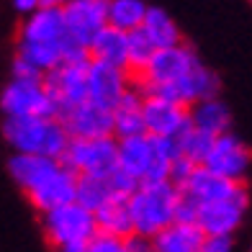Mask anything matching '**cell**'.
Masks as SVG:
<instances>
[{
  "mask_svg": "<svg viewBox=\"0 0 252 252\" xmlns=\"http://www.w3.org/2000/svg\"><path fill=\"white\" fill-rule=\"evenodd\" d=\"M124 247L126 252H155V242H152V237H147V234H139V232H134L124 239Z\"/></svg>",
  "mask_w": 252,
  "mask_h": 252,
  "instance_id": "4dcf8cb0",
  "label": "cell"
},
{
  "mask_svg": "<svg viewBox=\"0 0 252 252\" xmlns=\"http://www.w3.org/2000/svg\"><path fill=\"white\" fill-rule=\"evenodd\" d=\"M113 173V170H111ZM111 173H98V175H77V193L75 201H80L83 206H88L90 211L100 209L111 196H116V188H113V178Z\"/></svg>",
  "mask_w": 252,
  "mask_h": 252,
  "instance_id": "cb8c5ba5",
  "label": "cell"
},
{
  "mask_svg": "<svg viewBox=\"0 0 252 252\" xmlns=\"http://www.w3.org/2000/svg\"><path fill=\"white\" fill-rule=\"evenodd\" d=\"M147 8L144 0H108V26L129 33L142 26Z\"/></svg>",
  "mask_w": 252,
  "mask_h": 252,
  "instance_id": "d4e9b609",
  "label": "cell"
},
{
  "mask_svg": "<svg viewBox=\"0 0 252 252\" xmlns=\"http://www.w3.org/2000/svg\"><path fill=\"white\" fill-rule=\"evenodd\" d=\"M142 108L147 134L159 139H178L190 126V106L167 95H144Z\"/></svg>",
  "mask_w": 252,
  "mask_h": 252,
  "instance_id": "8fae6325",
  "label": "cell"
},
{
  "mask_svg": "<svg viewBox=\"0 0 252 252\" xmlns=\"http://www.w3.org/2000/svg\"><path fill=\"white\" fill-rule=\"evenodd\" d=\"M10 77H44L36 67L29 64L24 57H13V64H10Z\"/></svg>",
  "mask_w": 252,
  "mask_h": 252,
  "instance_id": "1f68e13d",
  "label": "cell"
},
{
  "mask_svg": "<svg viewBox=\"0 0 252 252\" xmlns=\"http://www.w3.org/2000/svg\"><path fill=\"white\" fill-rule=\"evenodd\" d=\"M190 126L211 136H219L224 131H232V111L219 95L203 98L190 106Z\"/></svg>",
  "mask_w": 252,
  "mask_h": 252,
  "instance_id": "7402d4cb",
  "label": "cell"
},
{
  "mask_svg": "<svg viewBox=\"0 0 252 252\" xmlns=\"http://www.w3.org/2000/svg\"><path fill=\"white\" fill-rule=\"evenodd\" d=\"M242 186H245V180H229L224 175L211 173L209 167L196 165V170H193L190 178L180 186V190H186L188 196H193L201 206V203H209V201H216V198L232 196V193L239 190Z\"/></svg>",
  "mask_w": 252,
  "mask_h": 252,
  "instance_id": "e0dca14e",
  "label": "cell"
},
{
  "mask_svg": "<svg viewBox=\"0 0 252 252\" xmlns=\"http://www.w3.org/2000/svg\"><path fill=\"white\" fill-rule=\"evenodd\" d=\"M0 111L5 116H54L44 77H10L0 90Z\"/></svg>",
  "mask_w": 252,
  "mask_h": 252,
  "instance_id": "52a82bcc",
  "label": "cell"
},
{
  "mask_svg": "<svg viewBox=\"0 0 252 252\" xmlns=\"http://www.w3.org/2000/svg\"><path fill=\"white\" fill-rule=\"evenodd\" d=\"M201 252H234V237L232 234H206Z\"/></svg>",
  "mask_w": 252,
  "mask_h": 252,
  "instance_id": "f1b7e54d",
  "label": "cell"
},
{
  "mask_svg": "<svg viewBox=\"0 0 252 252\" xmlns=\"http://www.w3.org/2000/svg\"><path fill=\"white\" fill-rule=\"evenodd\" d=\"M88 64H90V57H85V60H64L57 67H52L49 72H44V85H47L54 100V116L88 100Z\"/></svg>",
  "mask_w": 252,
  "mask_h": 252,
  "instance_id": "ba28073f",
  "label": "cell"
},
{
  "mask_svg": "<svg viewBox=\"0 0 252 252\" xmlns=\"http://www.w3.org/2000/svg\"><path fill=\"white\" fill-rule=\"evenodd\" d=\"M196 64H201V57L186 41H178L173 47H159L150 64L139 75H134V85L142 90V95H165Z\"/></svg>",
  "mask_w": 252,
  "mask_h": 252,
  "instance_id": "277c9868",
  "label": "cell"
},
{
  "mask_svg": "<svg viewBox=\"0 0 252 252\" xmlns=\"http://www.w3.org/2000/svg\"><path fill=\"white\" fill-rule=\"evenodd\" d=\"M44 5V0H13V8L18 10L21 16H29V13H33L36 8H41Z\"/></svg>",
  "mask_w": 252,
  "mask_h": 252,
  "instance_id": "d6a6232c",
  "label": "cell"
},
{
  "mask_svg": "<svg viewBox=\"0 0 252 252\" xmlns=\"http://www.w3.org/2000/svg\"><path fill=\"white\" fill-rule=\"evenodd\" d=\"M178 186L173 180H150L139 183L136 190L129 196L131 216H134V232L155 237L165 226L175 221L178 211Z\"/></svg>",
  "mask_w": 252,
  "mask_h": 252,
  "instance_id": "3957f363",
  "label": "cell"
},
{
  "mask_svg": "<svg viewBox=\"0 0 252 252\" xmlns=\"http://www.w3.org/2000/svg\"><path fill=\"white\" fill-rule=\"evenodd\" d=\"M3 136L13 152L62 157L70 134L57 116H5Z\"/></svg>",
  "mask_w": 252,
  "mask_h": 252,
  "instance_id": "7a4b0ae2",
  "label": "cell"
},
{
  "mask_svg": "<svg viewBox=\"0 0 252 252\" xmlns=\"http://www.w3.org/2000/svg\"><path fill=\"white\" fill-rule=\"evenodd\" d=\"M57 119L62 121L70 136H111L113 134V113L90 100L62 111Z\"/></svg>",
  "mask_w": 252,
  "mask_h": 252,
  "instance_id": "2e32d148",
  "label": "cell"
},
{
  "mask_svg": "<svg viewBox=\"0 0 252 252\" xmlns=\"http://www.w3.org/2000/svg\"><path fill=\"white\" fill-rule=\"evenodd\" d=\"M95 224H98V232L119 237V239H126L129 234H134V216H131L129 196L126 193L111 196L100 209H95Z\"/></svg>",
  "mask_w": 252,
  "mask_h": 252,
  "instance_id": "ac0fdd59",
  "label": "cell"
},
{
  "mask_svg": "<svg viewBox=\"0 0 252 252\" xmlns=\"http://www.w3.org/2000/svg\"><path fill=\"white\" fill-rule=\"evenodd\" d=\"M88 52H90V60L95 62H106V64L129 70V33L121 29L106 26L90 41Z\"/></svg>",
  "mask_w": 252,
  "mask_h": 252,
  "instance_id": "ffe728a7",
  "label": "cell"
},
{
  "mask_svg": "<svg viewBox=\"0 0 252 252\" xmlns=\"http://www.w3.org/2000/svg\"><path fill=\"white\" fill-rule=\"evenodd\" d=\"M116 147L119 139L116 136H70L64 152H62V162L75 170L77 175H103L111 173L116 167Z\"/></svg>",
  "mask_w": 252,
  "mask_h": 252,
  "instance_id": "8992f818",
  "label": "cell"
},
{
  "mask_svg": "<svg viewBox=\"0 0 252 252\" xmlns=\"http://www.w3.org/2000/svg\"><path fill=\"white\" fill-rule=\"evenodd\" d=\"M60 8L70 41L85 49L108 26V0H67Z\"/></svg>",
  "mask_w": 252,
  "mask_h": 252,
  "instance_id": "30bf717a",
  "label": "cell"
},
{
  "mask_svg": "<svg viewBox=\"0 0 252 252\" xmlns=\"http://www.w3.org/2000/svg\"><path fill=\"white\" fill-rule=\"evenodd\" d=\"M142 90L131 85L129 93H126L119 106L113 108V136L116 139H126V136H139L147 134V126H144V108H142Z\"/></svg>",
  "mask_w": 252,
  "mask_h": 252,
  "instance_id": "d6986e66",
  "label": "cell"
},
{
  "mask_svg": "<svg viewBox=\"0 0 252 252\" xmlns=\"http://www.w3.org/2000/svg\"><path fill=\"white\" fill-rule=\"evenodd\" d=\"M18 41L29 44H67V26L60 5H41L33 13L24 16V24L18 29Z\"/></svg>",
  "mask_w": 252,
  "mask_h": 252,
  "instance_id": "9a60e30c",
  "label": "cell"
},
{
  "mask_svg": "<svg viewBox=\"0 0 252 252\" xmlns=\"http://www.w3.org/2000/svg\"><path fill=\"white\" fill-rule=\"evenodd\" d=\"M142 31L155 41V47H173V44L183 41V33H180V26L175 24V18L167 13L165 8H157V5H150L147 8V16L142 21Z\"/></svg>",
  "mask_w": 252,
  "mask_h": 252,
  "instance_id": "603a6c76",
  "label": "cell"
},
{
  "mask_svg": "<svg viewBox=\"0 0 252 252\" xmlns=\"http://www.w3.org/2000/svg\"><path fill=\"white\" fill-rule=\"evenodd\" d=\"M41 229L54 250L64 245H85L98 234L95 211H90L80 201L62 203L41 214Z\"/></svg>",
  "mask_w": 252,
  "mask_h": 252,
  "instance_id": "5b68a950",
  "label": "cell"
},
{
  "mask_svg": "<svg viewBox=\"0 0 252 252\" xmlns=\"http://www.w3.org/2000/svg\"><path fill=\"white\" fill-rule=\"evenodd\" d=\"M203 237L206 234L198 224L173 221L162 232H157L152 242H155V252H201Z\"/></svg>",
  "mask_w": 252,
  "mask_h": 252,
  "instance_id": "44dd1931",
  "label": "cell"
},
{
  "mask_svg": "<svg viewBox=\"0 0 252 252\" xmlns=\"http://www.w3.org/2000/svg\"><path fill=\"white\" fill-rule=\"evenodd\" d=\"M247 206H250V193L242 186L232 196L201 203L196 224L203 229V234H234L245 221Z\"/></svg>",
  "mask_w": 252,
  "mask_h": 252,
  "instance_id": "9c48e42d",
  "label": "cell"
},
{
  "mask_svg": "<svg viewBox=\"0 0 252 252\" xmlns=\"http://www.w3.org/2000/svg\"><path fill=\"white\" fill-rule=\"evenodd\" d=\"M88 245V242H85ZM85 245H64V247H60L57 252H85Z\"/></svg>",
  "mask_w": 252,
  "mask_h": 252,
  "instance_id": "836d02e7",
  "label": "cell"
},
{
  "mask_svg": "<svg viewBox=\"0 0 252 252\" xmlns=\"http://www.w3.org/2000/svg\"><path fill=\"white\" fill-rule=\"evenodd\" d=\"M250 165H252V150L232 131L216 136L203 159V167H209L211 173L224 175L229 180H245Z\"/></svg>",
  "mask_w": 252,
  "mask_h": 252,
  "instance_id": "4fadbf2b",
  "label": "cell"
},
{
  "mask_svg": "<svg viewBox=\"0 0 252 252\" xmlns=\"http://www.w3.org/2000/svg\"><path fill=\"white\" fill-rule=\"evenodd\" d=\"M214 139H216V136L196 129V126H188V129L175 139V144H178V152H180L183 157L193 159L196 165H203V159H206V155H209Z\"/></svg>",
  "mask_w": 252,
  "mask_h": 252,
  "instance_id": "484cf974",
  "label": "cell"
},
{
  "mask_svg": "<svg viewBox=\"0 0 252 252\" xmlns=\"http://www.w3.org/2000/svg\"><path fill=\"white\" fill-rule=\"evenodd\" d=\"M85 252H126V247H124V239L98 232V234L85 245Z\"/></svg>",
  "mask_w": 252,
  "mask_h": 252,
  "instance_id": "83f0119b",
  "label": "cell"
},
{
  "mask_svg": "<svg viewBox=\"0 0 252 252\" xmlns=\"http://www.w3.org/2000/svg\"><path fill=\"white\" fill-rule=\"evenodd\" d=\"M178 155L175 139H159L152 134L126 136L116 147V167L129 173L136 183L170 180V167Z\"/></svg>",
  "mask_w": 252,
  "mask_h": 252,
  "instance_id": "6da1fadb",
  "label": "cell"
},
{
  "mask_svg": "<svg viewBox=\"0 0 252 252\" xmlns=\"http://www.w3.org/2000/svg\"><path fill=\"white\" fill-rule=\"evenodd\" d=\"M193 170H196V162H193V159H188V157H183V155H178L175 162H173V167H170V180H173L175 186L180 188L183 183L190 178Z\"/></svg>",
  "mask_w": 252,
  "mask_h": 252,
  "instance_id": "f546056e",
  "label": "cell"
},
{
  "mask_svg": "<svg viewBox=\"0 0 252 252\" xmlns=\"http://www.w3.org/2000/svg\"><path fill=\"white\" fill-rule=\"evenodd\" d=\"M75 193H77V173L70 170L62 159L52 173L39 180L33 188L26 190V198L29 203L33 206L36 211H49V209H57L62 203H70L75 201Z\"/></svg>",
  "mask_w": 252,
  "mask_h": 252,
  "instance_id": "5bb4252c",
  "label": "cell"
},
{
  "mask_svg": "<svg viewBox=\"0 0 252 252\" xmlns=\"http://www.w3.org/2000/svg\"><path fill=\"white\" fill-rule=\"evenodd\" d=\"M131 85H134V75L129 70L90 60L88 64V100L90 103L113 111L119 106V100L129 93Z\"/></svg>",
  "mask_w": 252,
  "mask_h": 252,
  "instance_id": "7c38bea8",
  "label": "cell"
},
{
  "mask_svg": "<svg viewBox=\"0 0 252 252\" xmlns=\"http://www.w3.org/2000/svg\"><path fill=\"white\" fill-rule=\"evenodd\" d=\"M157 47H155V41L147 36V33L139 29H134L129 31V72L131 75H139L147 64H150V60L155 57Z\"/></svg>",
  "mask_w": 252,
  "mask_h": 252,
  "instance_id": "4316f807",
  "label": "cell"
}]
</instances>
